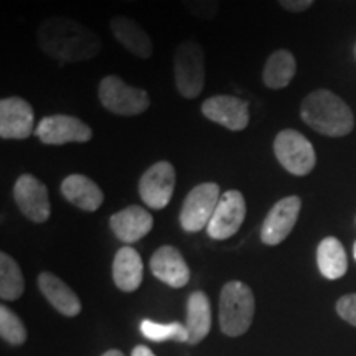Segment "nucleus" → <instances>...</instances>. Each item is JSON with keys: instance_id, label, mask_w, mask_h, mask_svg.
I'll list each match as a JSON object with an SVG mask.
<instances>
[{"instance_id": "nucleus-1", "label": "nucleus", "mask_w": 356, "mask_h": 356, "mask_svg": "<svg viewBox=\"0 0 356 356\" xmlns=\"http://www.w3.org/2000/svg\"><path fill=\"white\" fill-rule=\"evenodd\" d=\"M38 47L44 55L63 63H81L101 53L99 35L68 17H50L37 30Z\"/></svg>"}, {"instance_id": "nucleus-2", "label": "nucleus", "mask_w": 356, "mask_h": 356, "mask_svg": "<svg viewBox=\"0 0 356 356\" xmlns=\"http://www.w3.org/2000/svg\"><path fill=\"white\" fill-rule=\"evenodd\" d=\"M300 118L315 132L328 137L348 136L355 127L348 104L328 89H317L302 101Z\"/></svg>"}, {"instance_id": "nucleus-3", "label": "nucleus", "mask_w": 356, "mask_h": 356, "mask_svg": "<svg viewBox=\"0 0 356 356\" xmlns=\"http://www.w3.org/2000/svg\"><path fill=\"white\" fill-rule=\"evenodd\" d=\"M254 310V296L249 286L239 280H231L222 286L220 296V325L225 335H244L251 327Z\"/></svg>"}, {"instance_id": "nucleus-4", "label": "nucleus", "mask_w": 356, "mask_h": 356, "mask_svg": "<svg viewBox=\"0 0 356 356\" xmlns=\"http://www.w3.org/2000/svg\"><path fill=\"white\" fill-rule=\"evenodd\" d=\"M173 76L177 91L185 99H195L202 95L207 79L202 44L193 40H186L178 44L173 53Z\"/></svg>"}, {"instance_id": "nucleus-5", "label": "nucleus", "mask_w": 356, "mask_h": 356, "mask_svg": "<svg viewBox=\"0 0 356 356\" xmlns=\"http://www.w3.org/2000/svg\"><path fill=\"white\" fill-rule=\"evenodd\" d=\"M97 97L109 113L127 118L145 113L150 106L149 92L145 89L131 86L115 74L101 79Z\"/></svg>"}, {"instance_id": "nucleus-6", "label": "nucleus", "mask_w": 356, "mask_h": 356, "mask_svg": "<svg viewBox=\"0 0 356 356\" xmlns=\"http://www.w3.org/2000/svg\"><path fill=\"white\" fill-rule=\"evenodd\" d=\"M274 154L280 165L297 177L309 175L317 163V155L312 142L304 134L293 129H284L275 136Z\"/></svg>"}, {"instance_id": "nucleus-7", "label": "nucleus", "mask_w": 356, "mask_h": 356, "mask_svg": "<svg viewBox=\"0 0 356 356\" xmlns=\"http://www.w3.org/2000/svg\"><path fill=\"white\" fill-rule=\"evenodd\" d=\"M220 185L215 181H204L195 186L186 195L180 211V225L186 233H198L211 221L218 202L221 198Z\"/></svg>"}, {"instance_id": "nucleus-8", "label": "nucleus", "mask_w": 356, "mask_h": 356, "mask_svg": "<svg viewBox=\"0 0 356 356\" xmlns=\"http://www.w3.org/2000/svg\"><path fill=\"white\" fill-rule=\"evenodd\" d=\"M177 184L175 167L167 160L150 165L139 180V195L147 207L152 210H163L173 197Z\"/></svg>"}, {"instance_id": "nucleus-9", "label": "nucleus", "mask_w": 356, "mask_h": 356, "mask_svg": "<svg viewBox=\"0 0 356 356\" xmlns=\"http://www.w3.org/2000/svg\"><path fill=\"white\" fill-rule=\"evenodd\" d=\"M35 136L47 145L86 144L92 139V131L81 119L68 114H53L43 118L37 127Z\"/></svg>"}, {"instance_id": "nucleus-10", "label": "nucleus", "mask_w": 356, "mask_h": 356, "mask_svg": "<svg viewBox=\"0 0 356 356\" xmlns=\"http://www.w3.org/2000/svg\"><path fill=\"white\" fill-rule=\"evenodd\" d=\"M246 218V200L238 190H228L221 195L207 233L211 239L225 241L238 233Z\"/></svg>"}, {"instance_id": "nucleus-11", "label": "nucleus", "mask_w": 356, "mask_h": 356, "mask_svg": "<svg viewBox=\"0 0 356 356\" xmlns=\"http://www.w3.org/2000/svg\"><path fill=\"white\" fill-rule=\"evenodd\" d=\"M13 198L22 215L33 222H44L51 215L48 188L37 177L24 173L13 185Z\"/></svg>"}, {"instance_id": "nucleus-12", "label": "nucleus", "mask_w": 356, "mask_h": 356, "mask_svg": "<svg viewBox=\"0 0 356 356\" xmlns=\"http://www.w3.org/2000/svg\"><path fill=\"white\" fill-rule=\"evenodd\" d=\"M35 113L29 101L13 96L0 101V137L25 140L35 134Z\"/></svg>"}, {"instance_id": "nucleus-13", "label": "nucleus", "mask_w": 356, "mask_h": 356, "mask_svg": "<svg viewBox=\"0 0 356 356\" xmlns=\"http://www.w3.org/2000/svg\"><path fill=\"white\" fill-rule=\"evenodd\" d=\"M300 207V198L296 197V195L279 200V202L270 208L264 222H262V243L267 244V246H277V244L286 241L287 236L292 233L297 220H299Z\"/></svg>"}, {"instance_id": "nucleus-14", "label": "nucleus", "mask_w": 356, "mask_h": 356, "mask_svg": "<svg viewBox=\"0 0 356 356\" xmlns=\"http://www.w3.org/2000/svg\"><path fill=\"white\" fill-rule=\"evenodd\" d=\"M202 113L207 119L233 132L244 131L249 124V104L241 97L218 95L203 101Z\"/></svg>"}, {"instance_id": "nucleus-15", "label": "nucleus", "mask_w": 356, "mask_h": 356, "mask_svg": "<svg viewBox=\"0 0 356 356\" xmlns=\"http://www.w3.org/2000/svg\"><path fill=\"white\" fill-rule=\"evenodd\" d=\"M150 270L159 280L173 289L185 287L190 280V267L181 252L173 246H160L150 257Z\"/></svg>"}, {"instance_id": "nucleus-16", "label": "nucleus", "mask_w": 356, "mask_h": 356, "mask_svg": "<svg viewBox=\"0 0 356 356\" xmlns=\"http://www.w3.org/2000/svg\"><path fill=\"white\" fill-rule=\"evenodd\" d=\"M109 226L115 238L122 243L132 244L140 241L154 228V218L145 208L131 204L124 210L114 213L109 220Z\"/></svg>"}, {"instance_id": "nucleus-17", "label": "nucleus", "mask_w": 356, "mask_h": 356, "mask_svg": "<svg viewBox=\"0 0 356 356\" xmlns=\"http://www.w3.org/2000/svg\"><path fill=\"white\" fill-rule=\"evenodd\" d=\"M109 30L113 32L114 38L122 44L131 55L149 60L154 55V43L150 35L139 22L131 17L115 15L109 20Z\"/></svg>"}, {"instance_id": "nucleus-18", "label": "nucleus", "mask_w": 356, "mask_h": 356, "mask_svg": "<svg viewBox=\"0 0 356 356\" xmlns=\"http://www.w3.org/2000/svg\"><path fill=\"white\" fill-rule=\"evenodd\" d=\"M61 193L71 204L83 211H96L104 203V193L95 180L81 173H73L61 181Z\"/></svg>"}, {"instance_id": "nucleus-19", "label": "nucleus", "mask_w": 356, "mask_h": 356, "mask_svg": "<svg viewBox=\"0 0 356 356\" xmlns=\"http://www.w3.org/2000/svg\"><path fill=\"white\" fill-rule=\"evenodd\" d=\"M38 289L50 304L66 317H76L81 312V300L65 280L51 273L38 275Z\"/></svg>"}, {"instance_id": "nucleus-20", "label": "nucleus", "mask_w": 356, "mask_h": 356, "mask_svg": "<svg viewBox=\"0 0 356 356\" xmlns=\"http://www.w3.org/2000/svg\"><path fill=\"white\" fill-rule=\"evenodd\" d=\"M113 279L122 292H134L144 279V262L136 249L124 246L115 252L113 262Z\"/></svg>"}, {"instance_id": "nucleus-21", "label": "nucleus", "mask_w": 356, "mask_h": 356, "mask_svg": "<svg viewBox=\"0 0 356 356\" xmlns=\"http://www.w3.org/2000/svg\"><path fill=\"white\" fill-rule=\"evenodd\" d=\"M186 330L188 341L186 343L197 345L210 333L211 328V304L208 296L202 291L193 292L186 304Z\"/></svg>"}, {"instance_id": "nucleus-22", "label": "nucleus", "mask_w": 356, "mask_h": 356, "mask_svg": "<svg viewBox=\"0 0 356 356\" xmlns=\"http://www.w3.org/2000/svg\"><path fill=\"white\" fill-rule=\"evenodd\" d=\"M297 61L289 50H277L267 58L262 70V81L269 89L287 88L296 76Z\"/></svg>"}, {"instance_id": "nucleus-23", "label": "nucleus", "mask_w": 356, "mask_h": 356, "mask_svg": "<svg viewBox=\"0 0 356 356\" xmlns=\"http://www.w3.org/2000/svg\"><path fill=\"white\" fill-rule=\"evenodd\" d=\"M317 264L323 277L337 280L343 277L348 269V257H346L343 244L333 236L325 238L318 244L317 249Z\"/></svg>"}, {"instance_id": "nucleus-24", "label": "nucleus", "mask_w": 356, "mask_h": 356, "mask_svg": "<svg viewBox=\"0 0 356 356\" xmlns=\"http://www.w3.org/2000/svg\"><path fill=\"white\" fill-rule=\"evenodd\" d=\"M25 291V280L19 264L7 252L0 254V297L2 300H17Z\"/></svg>"}, {"instance_id": "nucleus-25", "label": "nucleus", "mask_w": 356, "mask_h": 356, "mask_svg": "<svg viewBox=\"0 0 356 356\" xmlns=\"http://www.w3.org/2000/svg\"><path fill=\"white\" fill-rule=\"evenodd\" d=\"M140 332L142 335L152 341H188V330H186L185 325H181L180 322L157 323L152 322V320H142Z\"/></svg>"}, {"instance_id": "nucleus-26", "label": "nucleus", "mask_w": 356, "mask_h": 356, "mask_svg": "<svg viewBox=\"0 0 356 356\" xmlns=\"http://www.w3.org/2000/svg\"><path fill=\"white\" fill-rule=\"evenodd\" d=\"M0 335H2L3 341L10 345H24L26 340L24 323L6 305L0 307Z\"/></svg>"}, {"instance_id": "nucleus-27", "label": "nucleus", "mask_w": 356, "mask_h": 356, "mask_svg": "<svg viewBox=\"0 0 356 356\" xmlns=\"http://www.w3.org/2000/svg\"><path fill=\"white\" fill-rule=\"evenodd\" d=\"M180 2L195 19L210 22L218 15L221 0H180Z\"/></svg>"}, {"instance_id": "nucleus-28", "label": "nucleus", "mask_w": 356, "mask_h": 356, "mask_svg": "<svg viewBox=\"0 0 356 356\" xmlns=\"http://www.w3.org/2000/svg\"><path fill=\"white\" fill-rule=\"evenodd\" d=\"M337 312L345 322H348L356 327V293L343 296L337 302Z\"/></svg>"}, {"instance_id": "nucleus-29", "label": "nucleus", "mask_w": 356, "mask_h": 356, "mask_svg": "<svg viewBox=\"0 0 356 356\" xmlns=\"http://www.w3.org/2000/svg\"><path fill=\"white\" fill-rule=\"evenodd\" d=\"M315 0H279L280 7L287 12H293V13H300L305 12L307 8H310L314 6Z\"/></svg>"}, {"instance_id": "nucleus-30", "label": "nucleus", "mask_w": 356, "mask_h": 356, "mask_svg": "<svg viewBox=\"0 0 356 356\" xmlns=\"http://www.w3.org/2000/svg\"><path fill=\"white\" fill-rule=\"evenodd\" d=\"M132 356H155L154 351L145 345H139L132 350Z\"/></svg>"}, {"instance_id": "nucleus-31", "label": "nucleus", "mask_w": 356, "mask_h": 356, "mask_svg": "<svg viewBox=\"0 0 356 356\" xmlns=\"http://www.w3.org/2000/svg\"><path fill=\"white\" fill-rule=\"evenodd\" d=\"M102 356H124V355H122V351H119V350H109V351H106Z\"/></svg>"}, {"instance_id": "nucleus-32", "label": "nucleus", "mask_w": 356, "mask_h": 356, "mask_svg": "<svg viewBox=\"0 0 356 356\" xmlns=\"http://www.w3.org/2000/svg\"><path fill=\"white\" fill-rule=\"evenodd\" d=\"M353 256H355V259H356V243H355V246H353Z\"/></svg>"}, {"instance_id": "nucleus-33", "label": "nucleus", "mask_w": 356, "mask_h": 356, "mask_svg": "<svg viewBox=\"0 0 356 356\" xmlns=\"http://www.w3.org/2000/svg\"><path fill=\"white\" fill-rule=\"evenodd\" d=\"M126 2H136V0H126Z\"/></svg>"}, {"instance_id": "nucleus-34", "label": "nucleus", "mask_w": 356, "mask_h": 356, "mask_svg": "<svg viewBox=\"0 0 356 356\" xmlns=\"http://www.w3.org/2000/svg\"><path fill=\"white\" fill-rule=\"evenodd\" d=\"M355 58H356V44H355Z\"/></svg>"}]
</instances>
